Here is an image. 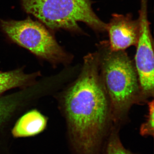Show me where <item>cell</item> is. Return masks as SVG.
Here are the masks:
<instances>
[{
	"mask_svg": "<svg viewBox=\"0 0 154 154\" xmlns=\"http://www.w3.org/2000/svg\"><path fill=\"white\" fill-rule=\"evenodd\" d=\"M39 75L38 72L25 73L22 69L0 72V95L13 88L32 86Z\"/></svg>",
	"mask_w": 154,
	"mask_h": 154,
	"instance_id": "obj_8",
	"label": "cell"
},
{
	"mask_svg": "<svg viewBox=\"0 0 154 154\" xmlns=\"http://www.w3.org/2000/svg\"><path fill=\"white\" fill-rule=\"evenodd\" d=\"M149 113L146 121L142 125L140 128V134L143 136L154 135V100L147 102Z\"/></svg>",
	"mask_w": 154,
	"mask_h": 154,
	"instance_id": "obj_11",
	"label": "cell"
},
{
	"mask_svg": "<svg viewBox=\"0 0 154 154\" xmlns=\"http://www.w3.org/2000/svg\"><path fill=\"white\" fill-rule=\"evenodd\" d=\"M106 31L108 32L110 49L113 51H125L131 46H136L140 32L139 19L133 18L131 14H113Z\"/></svg>",
	"mask_w": 154,
	"mask_h": 154,
	"instance_id": "obj_6",
	"label": "cell"
},
{
	"mask_svg": "<svg viewBox=\"0 0 154 154\" xmlns=\"http://www.w3.org/2000/svg\"><path fill=\"white\" fill-rule=\"evenodd\" d=\"M47 123V117L38 110L33 109L19 118L11 132L15 138L31 137L43 132Z\"/></svg>",
	"mask_w": 154,
	"mask_h": 154,
	"instance_id": "obj_7",
	"label": "cell"
},
{
	"mask_svg": "<svg viewBox=\"0 0 154 154\" xmlns=\"http://www.w3.org/2000/svg\"><path fill=\"white\" fill-rule=\"evenodd\" d=\"M99 72L110 102L114 126L118 128L134 104L143 103L134 63L125 51H113L108 41L97 45Z\"/></svg>",
	"mask_w": 154,
	"mask_h": 154,
	"instance_id": "obj_2",
	"label": "cell"
},
{
	"mask_svg": "<svg viewBox=\"0 0 154 154\" xmlns=\"http://www.w3.org/2000/svg\"><path fill=\"white\" fill-rule=\"evenodd\" d=\"M27 92L0 97V131L14 113L25 104Z\"/></svg>",
	"mask_w": 154,
	"mask_h": 154,
	"instance_id": "obj_9",
	"label": "cell"
},
{
	"mask_svg": "<svg viewBox=\"0 0 154 154\" xmlns=\"http://www.w3.org/2000/svg\"><path fill=\"white\" fill-rule=\"evenodd\" d=\"M139 21V37L136 46L134 64L144 103L153 97L154 57L153 42L148 19L149 0H140Z\"/></svg>",
	"mask_w": 154,
	"mask_h": 154,
	"instance_id": "obj_5",
	"label": "cell"
},
{
	"mask_svg": "<svg viewBox=\"0 0 154 154\" xmlns=\"http://www.w3.org/2000/svg\"><path fill=\"white\" fill-rule=\"evenodd\" d=\"M2 29L10 39L53 65L68 64L72 59L43 25L30 19L1 21Z\"/></svg>",
	"mask_w": 154,
	"mask_h": 154,
	"instance_id": "obj_4",
	"label": "cell"
},
{
	"mask_svg": "<svg viewBox=\"0 0 154 154\" xmlns=\"http://www.w3.org/2000/svg\"><path fill=\"white\" fill-rule=\"evenodd\" d=\"M61 104L76 153L98 154L102 139L114 125L97 51L84 57L79 75L63 93Z\"/></svg>",
	"mask_w": 154,
	"mask_h": 154,
	"instance_id": "obj_1",
	"label": "cell"
},
{
	"mask_svg": "<svg viewBox=\"0 0 154 154\" xmlns=\"http://www.w3.org/2000/svg\"><path fill=\"white\" fill-rule=\"evenodd\" d=\"M117 128L114 127L111 130L105 154H133L122 146L119 137Z\"/></svg>",
	"mask_w": 154,
	"mask_h": 154,
	"instance_id": "obj_10",
	"label": "cell"
},
{
	"mask_svg": "<svg viewBox=\"0 0 154 154\" xmlns=\"http://www.w3.org/2000/svg\"><path fill=\"white\" fill-rule=\"evenodd\" d=\"M24 10L48 27L80 34L83 22L97 33L106 31V23L95 14L91 0H21Z\"/></svg>",
	"mask_w": 154,
	"mask_h": 154,
	"instance_id": "obj_3",
	"label": "cell"
}]
</instances>
